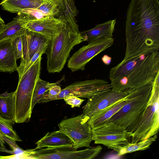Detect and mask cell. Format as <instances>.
<instances>
[{
    "label": "cell",
    "mask_w": 159,
    "mask_h": 159,
    "mask_svg": "<svg viewBox=\"0 0 159 159\" xmlns=\"http://www.w3.org/2000/svg\"><path fill=\"white\" fill-rule=\"evenodd\" d=\"M125 21L124 60L150 49H159L158 0H131Z\"/></svg>",
    "instance_id": "6da1fadb"
},
{
    "label": "cell",
    "mask_w": 159,
    "mask_h": 159,
    "mask_svg": "<svg viewBox=\"0 0 159 159\" xmlns=\"http://www.w3.org/2000/svg\"><path fill=\"white\" fill-rule=\"evenodd\" d=\"M159 49H150L125 60L110 71L112 89L129 93L149 84H152L159 73Z\"/></svg>",
    "instance_id": "7a4b0ae2"
},
{
    "label": "cell",
    "mask_w": 159,
    "mask_h": 159,
    "mask_svg": "<svg viewBox=\"0 0 159 159\" xmlns=\"http://www.w3.org/2000/svg\"><path fill=\"white\" fill-rule=\"evenodd\" d=\"M59 18L61 20V24L55 36L49 40L45 52L47 58V70L50 73L60 72L73 48L85 41L79 28L70 26L63 15Z\"/></svg>",
    "instance_id": "3957f363"
},
{
    "label": "cell",
    "mask_w": 159,
    "mask_h": 159,
    "mask_svg": "<svg viewBox=\"0 0 159 159\" xmlns=\"http://www.w3.org/2000/svg\"><path fill=\"white\" fill-rule=\"evenodd\" d=\"M42 56L20 77L15 92V123L30 121L32 109L31 102L34 90L41 69Z\"/></svg>",
    "instance_id": "277c9868"
},
{
    "label": "cell",
    "mask_w": 159,
    "mask_h": 159,
    "mask_svg": "<svg viewBox=\"0 0 159 159\" xmlns=\"http://www.w3.org/2000/svg\"><path fill=\"white\" fill-rule=\"evenodd\" d=\"M152 85L146 84L129 93L126 97V103L104 125H117L129 132L146 107Z\"/></svg>",
    "instance_id": "5b68a950"
},
{
    "label": "cell",
    "mask_w": 159,
    "mask_h": 159,
    "mask_svg": "<svg viewBox=\"0 0 159 159\" xmlns=\"http://www.w3.org/2000/svg\"><path fill=\"white\" fill-rule=\"evenodd\" d=\"M159 73L152 83L150 98L141 117L129 132V143H135L152 137L158 133L159 126Z\"/></svg>",
    "instance_id": "8992f818"
},
{
    "label": "cell",
    "mask_w": 159,
    "mask_h": 159,
    "mask_svg": "<svg viewBox=\"0 0 159 159\" xmlns=\"http://www.w3.org/2000/svg\"><path fill=\"white\" fill-rule=\"evenodd\" d=\"M89 119L82 114L63 119L58 124L59 131L72 141L74 147L90 146L92 140V129L88 123Z\"/></svg>",
    "instance_id": "52a82bcc"
},
{
    "label": "cell",
    "mask_w": 159,
    "mask_h": 159,
    "mask_svg": "<svg viewBox=\"0 0 159 159\" xmlns=\"http://www.w3.org/2000/svg\"><path fill=\"white\" fill-rule=\"evenodd\" d=\"M100 146L91 147L77 151L73 145L57 147L47 148L37 150L34 149L30 158L36 159H92L100 153Z\"/></svg>",
    "instance_id": "ba28073f"
},
{
    "label": "cell",
    "mask_w": 159,
    "mask_h": 159,
    "mask_svg": "<svg viewBox=\"0 0 159 159\" xmlns=\"http://www.w3.org/2000/svg\"><path fill=\"white\" fill-rule=\"evenodd\" d=\"M112 88L111 84L104 80L95 79L77 81L61 89L60 93L51 101L63 99L69 96L89 99L95 95Z\"/></svg>",
    "instance_id": "9c48e42d"
},
{
    "label": "cell",
    "mask_w": 159,
    "mask_h": 159,
    "mask_svg": "<svg viewBox=\"0 0 159 159\" xmlns=\"http://www.w3.org/2000/svg\"><path fill=\"white\" fill-rule=\"evenodd\" d=\"M131 133L123 127L111 124L104 125L92 129V140L96 144H100L112 149L129 143Z\"/></svg>",
    "instance_id": "30bf717a"
},
{
    "label": "cell",
    "mask_w": 159,
    "mask_h": 159,
    "mask_svg": "<svg viewBox=\"0 0 159 159\" xmlns=\"http://www.w3.org/2000/svg\"><path fill=\"white\" fill-rule=\"evenodd\" d=\"M114 42V39L112 38L89 43L73 54L68 60V67L72 72L84 70L86 65L91 59L111 46Z\"/></svg>",
    "instance_id": "8fae6325"
},
{
    "label": "cell",
    "mask_w": 159,
    "mask_h": 159,
    "mask_svg": "<svg viewBox=\"0 0 159 159\" xmlns=\"http://www.w3.org/2000/svg\"><path fill=\"white\" fill-rule=\"evenodd\" d=\"M129 93L115 91L112 89L94 95L88 99L82 107V114L89 119L93 115L125 98Z\"/></svg>",
    "instance_id": "7c38bea8"
},
{
    "label": "cell",
    "mask_w": 159,
    "mask_h": 159,
    "mask_svg": "<svg viewBox=\"0 0 159 159\" xmlns=\"http://www.w3.org/2000/svg\"><path fill=\"white\" fill-rule=\"evenodd\" d=\"M49 39L40 34L26 30L22 36L23 57L18 66V75L28 63L35 53L42 47L48 44Z\"/></svg>",
    "instance_id": "4fadbf2b"
},
{
    "label": "cell",
    "mask_w": 159,
    "mask_h": 159,
    "mask_svg": "<svg viewBox=\"0 0 159 159\" xmlns=\"http://www.w3.org/2000/svg\"><path fill=\"white\" fill-rule=\"evenodd\" d=\"M61 23L59 18L48 16L39 20H29L25 28L29 31L40 34L50 40L57 34Z\"/></svg>",
    "instance_id": "5bb4252c"
},
{
    "label": "cell",
    "mask_w": 159,
    "mask_h": 159,
    "mask_svg": "<svg viewBox=\"0 0 159 159\" xmlns=\"http://www.w3.org/2000/svg\"><path fill=\"white\" fill-rule=\"evenodd\" d=\"M17 59L11 39L0 42V72L11 73L17 71Z\"/></svg>",
    "instance_id": "9a60e30c"
},
{
    "label": "cell",
    "mask_w": 159,
    "mask_h": 159,
    "mask_svg": "<svg viewBox=\"0 0 159 159\" xmlns=\"http://www.w3.org/2000/svg\"><path fill=\"white\" fill-rule=\"evenodd\" d=\"M10 22L5 25L0 34V42L12 39L23 34L26 29L25 25L30 20H33L31 17L22 13H19Z\"/></svg>",
    "instance_id": "2e32d148"
},
{
    "label": "cell",
    "mask_w": 159,
    "mask_h": 159,
    "mask_svg": "<svg viewBox=\"0 0 159 159\" xmlns=\"http://www.w3.org/2000/svg\"><path fill=\"white\" fill-rule=\"evenodd\" d=\"M116 20H110L97 25L91 29L80 32L81 36L88 43L97 40L112 38Z\"/></svg>",
    "instance_id": "e0dca14e"
},
{
    "label": "cell",
    "mask_w": 159,
    "mask_h": 159,
    "mask_svg": "<svg viewBox=\"0 0 159 159\" xmlns=\"http://www.w3.org/2000/svg\"><path fill=\"white\" fill-rule=\"evenodd\" d=\"M127 96L92 116L88 121L92 129L104 125L126 103Z\"/></svg>",
    "instance_id": "ac0fdd59"
},
{
    "label": "cell",
    "mask_w": 159,
    "mask_h": 159,
    "mask_svg": "<svg viewBox=\"0 0 159 159\" xmlns=\"http://www.w3.org/2000/svg\"><path fill=\"white\" fill-rule=\"evenodd\" d=\"M37 150L44 147L52 148L72 145V141L59 130L48 132L35 143Z\"/></svg>",
    "instance_id": "d6986e66"
},
{
    "label": "cell",
    "mask_w": 159,
    "mask_h": 159,
    "mask_svg": "<svg viewBox=\"0 0 159 159\" xmlns=\"http://www.w3.org/2000/svg\"><path fill=\"white\" fill-rule=\"evenodd\" d=\"M0 116L14 124L15 123V92L0 94Z\"/></svg>",
    "instance_id": "ffe728a7"
},
{
    "label": "cell",
    "mask_w": 159,
    "mask_h": 159,
    "mask_svg": "<svg viewBox=\"0 0 159 159\" xmlns=\"http://www.w3.org/2000/svg\"><path fill=\"white\" fill-rule=\"evenodd\" d=\"M42 2V0H5L0 3L2 9L10 13L18 14L23 9L37 8Z\"/></svg>",
    "instance_id": "44dd1931"
},
{
    "label": "cell",
    "mask_w": 159,
    "mask_h": 159,
    "mask_svg": "<svg viewBox=\"0 0 159 159\" xmlns=\"http://www.w3.org/2000/svg\"><path fill=\"white\" fill-rule=\"evenodd\" d=\"M157 138L155 134L148 139L135 143H128L112 149L117 152L119 156H121L138 151L143 150L149 148L150 146Z\"/></svg>",
    "instance_id": "7402d4cb"
},
{
    "label": "cell",
    "mask_w": 159,
    "mask_h": 159,
    "mask_svg": "<svg viewBox=\"0 0 159 159\" xmlns=\"http://www.w3.org/2000/svg\"><path fill=\"white\" fill-rule=\"evenodd\" d=\"M37 8L47 16H54L62 13L64 6L63 0H42Z\"/></svg>",
    "instance_id": "603a6c76"
},
{
    "label": "cell",
    "mask_w": 159,
    "mask_h": 159,
    "mask_svg": "<svg viewBox=\"0 0 159 159\" xmlns=\"http://www.w3.org/2000/svg\"><path fill=\"white\" fill-rule=\"evenodd\" d=\"M57 83H50L39 78L37 80L34 90L31 102V108L33 110L37 103L42 98L45 92L53 86L57 85Z\"/></svg>",
    "instance_id": "cb8c5ba5"
},
{
    "label": "cell",
    "mask_w": 159,
    "mask_h": 159,
    "mask_svg": "<svg viewBox=\"0 0 159 159\" xmlns=\"http://www.w3.org/2000/svg\"><path fill=\"white\" fill-rule=\"evenodd\" d=\"M64 9L62 12L63 16L69 25L71 26L79 28L75 17L77 14V10L73 0H63Z\"/></svg>",
    "instance_id": "d4e9b609"
},
{
    "label": "cell",
    "mask_w": 159,
    "mask_h": 159,
    "mask_svg": "<svg viewBox=\"0 0 159 159\" xmlns=\"http://www.w3.org/2000/svg\"><path fill=\"white\" fill-rule=\"evenodd\" d=\"M13 125L10 121L0 116V131L4 136L15 142H21L22 140L13 129Z\"/></svg>",
    "instance_id": "484cf974"
},
{
    "label": "cell",
    "mask_w": 159,
    "mask_h": 159,
    "mask_svg": "<svg viewBox=\"0 0 159 159\" xmlns=\"http://www.w3.org/2000/svg\"><path fill=\"white\" fill-rule=\"evenodd\" d=\"M61 87L57 85L52 87L49 91L44 94L42 98L38 102L39 103L47 102L50 101L58 96L61 93Z\"/></svg>",
    "instance_id": "4316f807"
},
{
    "label": "cell",
    "mask_w": 159,
    "mask_h": 159,
    "mask_svg": "<svg viewBox=\"0 0 159 159\" xmlns=\"http://www.w3.org/2000/svg\"><path fill=\"white\" fill-rule=\"evenodd\" d=\"M23 34L11 39L17 59H22L23 57L22 44V36Z\"/></svg>",
    "instance_id": "83f0119b"
},
{
    "label": "cell",
    "mask_w": 159,
    "mask_h": 159,
    "mask_svg": "<svg viewBox=\"0 0 159 159\" xmlns=\"http://www.w3.org/2000/svg\"><path fill=\"white\" fill-rule=\"evenodd\" d=\"M20 13L26 14L31 17L33 20L40 19L47 16L37 8H26L22 10Z\"/></svg>",
    "instance_id": "f1b7e54d"
},
{
    "label": "cell",
    "mask_w": 159,
    "mask_h": 159,
    "mask_svg": "<svg viewBox=\"0 0 159 159\" xmlns=\"http://www.w3.org/2000/svg\"><path fill=\"white\" fill-rule=\"evenodd\" d=\"M63 99L68 104L71 106V107H80V106L84 100L82 99L75 96H69L64 98Z\"/></svg>",
    "instance_id": "f546056e"
},
{
    "label": "cell",
    "mask_w": 159,
    "mask_h": 159,
    "mask_svg": "<svg viewBox=\"0 0 159 159\" xmlns=\"http://www.w3.org/2000/svg\"><path fill=\"white\" fill-rule=\"evenodd\" d=\"M102 60L104 64L109 65L111 61V58L107 55H104L102 57Z\"/></svg>",
    "instance_id": "4dcf8cb0"
},
{
    "label": "cell",
    "mask_w": 159,
    "mask_h": 159,
    "mask_svg": "<svg viewBox=\"0 0 159 159\" xmlns=\"http://www.w3.org/2000/svg\"><path fill=\"white\" fill-rule=\"evenodd\" d=\"M3 136H4V135L0 131V146L2 148H6L4 145L5 142L3 140Z\"/></svg>",
    "instance_id": "1f68e13d"
},
{
    "label": "cell",
    "mask_w": 159,
    "mask_h": 159,
    "mask_svg": "<svg viewBox=\"0 0 159 159\" xmlns=\"http://www.w3.org/2000/svg\"><path fill=\"white\" fill-rule=\"evenodd\" d=\"M5 25L4 20L0 16V34L3 30Z\"/></svg>",
    "instance_id": "d6a6232c"
},
{
    "label": "cell",
    "mask_w": 159,
    "mask_h": 159,
    "mask_svg": "<svg viewBox=\"0 0 159 159\" xmlns=\"http://www.w3.org/2000/svg\"></svg>",
    "instance_id": "836d02e7"
}]
</instances>
